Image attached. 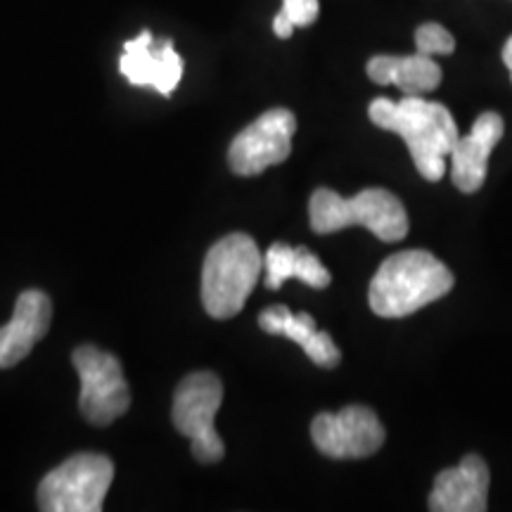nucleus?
Returning <instances> with one entry per match:
<instances>
[{
  "label": "nucleus",
  "instance_id": "1",
  "mask_svg": "<svg viewBox=\"0 0 512 512\" xmlns=\"http://www.w3.org/2000/svg\"><path fill=\"white\" fill-rule=\"evenodd\" d=\"M368 117L377 128L406 140L415 169L425 181L437 183L444 178L446 159L460 136L456 119L441 102L422 100L420 95H403L399 102L375 98L368 107Z\"/></svg>",
  "mask_w": 512,
  "mask_h": 512
},
{
  "label": "nucleus",
  "instance_id": "2",
  "mask_svg": "<svg viewBox=\"0 0 512 512\" xmlns=\"http://www.w3.org/2000/svg\"><path fill=\"white\" fill-rule=\"evenodd\" d=\"M453 273L425 249H408L389 256L377 268L368 302L380 318H406L453 290Z\"/></svg>",
  "mask_w": 512,
  "mask_h": 512
},
{
  "label": "nucleus",
  "instance_id": "3",
  "mask_svg": "<svg viewBox=\"0 0 512 512\" xmlns=\"http://www.w3.org/2000/svg\"><path fill=\"white\" fill-rule=\"evenodd\" d=\"M309 219L313 233L330 235L349 226L368 228L382 242H399L408 233V214L389 190L368 188L354 197L320 188L311 195Z\"/></svg>",
  "mask_w": 512,
  "mask_h": 512
},
{
  "label": "nucleus",
  "instance_id": "4",
  "mask_svg": "<svg viewBox=\"0 0 512 512\" xmlns=\"http://www.w3.org/2000/svg\"><path fill=\"white\" fill-rule=\"evenodd\" d=\"M261 259L256 242L245 233L226 235L207 252L202 268V304L211 318H233L259 283Z\"/></svg>",
  "mask_w": 512,
  "mask_h": 512
},
{
  "label": "nucleus",
  "instance_id": "5",
  "mask_svg": "<svg viewBox=\"0 0 512 512\" xmlns=\"http://www.w3.org/2000/svg\"><path fill=\"white\" fill-rule=\"evenodd\" d=\"M114 479V463L100 453H79L38 484V508L46 512H98Z\"/></svg>",
  "mask_w": 512,
  "mask_h": 512
},
{
  "label": "nucleus",
  "instance_id": "6",
  "mask_svg": "<svg viewBox=\"0 0 512 512\" xmlns=\"http://www.w3.org/2000/svg\"><path fill=\"white\" fill-rule=\"evenodd\" d=\"M223 403V384L214 373H192L183 377L174 394V427L192 441V456L204 465L219 463L226 453L214 430V418Z\"/></svg>",
  "mask_w": 512,
  "mask_h": 512
},
{
  "label": "nucleus",
  "instance_id": "7",
  "mask_svg": "<svg viewBox=\"0 0 512 512\" xmlns=\"http://www.w3.org/2000/svg\"><path fill=\"white\" fill-rule=\"evenodd\" d=\"M81 380L79 406L91 425L105 427L121 418L131 406V394L117 356L91 344H83L72 356Z\"/></svg>",
  "mask_w": 512,
  "mask_h": 512
},
{
  "label": "nucleus",
  "instance_id": "8",
  "mask_svg": "<svg viewBox=\"0 0 512 512\" xmlns=\"http://www.w3.org/2000/svg\"><path fill=\"white\" fill-rule=\"evenodd\" d=\"M297 117L285 107H275L252 121L230 143L228 164L235 176H259L268 166L283 164L292 152Z\"/></svg>",
  "mask_w": 512,
  "mask_h": 512
},
{
  "label": "nucleus",
  "instance_id": "9",
  "mask_svg": "<svg viewBox=\"0 0 512 512\" xmlns=\"http://www.w3.org/2000/svg\"><path fill=\"white\" fill-rule=\"evenodd\" d=\"M311 439L328 458H368L382 448L384 427L370 408L347 406L339 413L316 415L311 422Z\"/></svg>",
  "mask_w": 512,
  "mask_h": 512
},
{
  "label": "nucleus",
  "instance_id": "10",
  "mask_svg": "<svg viewBox=\"0 0 512 512\" xmlns=\"http://www.w3.org/2000/svg\"><path fill=\"white\" fill-rule=\"evenodd\" d=\"M119 69L133 86H150L162 95H171L183 76V60L174 50V43H155L150 31H143L124 43Z\"/></svg>",
  "mask_w": 512,
  "mask_h": 512
},
{
  "label": "nucleus",
  "instance_id": "11",
  "mask_svg": "<svg viewBox=\"0 0 512 512\" xmlns=\"http://www.w3.org/2000/svg\"><path fill=\"white\" fill-rule=\"evenodd\" d=\"M53 320V304L41 290L19 294L15 313L8 325L0 328V370L17 366L31 354V349L46 337Z\"/></svg>",
  "mask_w": 512,
  "mask_h": 512
},
{
  "label": "nucleus",
  "instance_id": "12",
  "mask_svg": "<svg viewBox=\"0 0 512 512\" xmlns=\"http://www.w3.org/2000/svg\"><path fill=\"white\" fill-rule=\"evenodd\" d=\"M489 508V467L479 456H465L434 479L432 512H484Z\"/></svg>",
  "mask_w": 512,
  "mask_h": 512
},
{
  "label": "nucleus",
  "instance_id": "13",
  "mask_svg": "<svg viewBox=\"0 0 512 512\" xmlns=\"http://www.w3.org/2000/svg\"><path fill=\"white\" fill-rule=\"evenodd\" d=\"M505 124L501 114H479L472 131L458 138L451 152V181L460 192H477L486 181V166L494 147L501 143Z\"/></svg>",
  "mask_w": 512,
  "mask_h": 512
},
{
  "label": "nucleus",
  "instance_id": "14",
  "mask_svg": "<svg viewBox=\"0 0 512 512\" xmlns=\"http://www.w3.org/2000/svg\"><path fill=\"white\" fill-rule=\"evenodd\" d=\"M259 328L268 335H280L297 342L304 354L320 368H335L342 361L337 344L328 332L316 328V320L309 313H292L287 306H268L259 316Z\"/></svg>",
  "mask_w": 512,
  "mask_h": 512
},
{
  "label": "nucleus",
  "instance_id": "15",
  "mask_svg": "<svg viewBox=\"0 0 512 512\" xmlns=\"http://www.w3.org/2000/svg\"><path fill=\"white\" fill-rule=\"evenodd\" d=\"M368 76L380 86H396L403 95H425L439 88L441 67L430 55H377L368 62Z\"/></svg>",
  "mask_w": 512,
  "mask_h": 512
},
{
  "label": "nucleus",
  "instance_id": "16",
  "mask_svg": "<svg viewBox=\"0 0 512 512\" xmlns=\"http://www.w3.org/2000/svg\"><path fill=\"white\" fill-rule=\"evenodd\" d=\"M268 290H280L285 280L297 278L313 290H325L330 285L332 275L328 268L320 264V259L306 247H290L285 242H275L264 254Z\"/></svg>",
  "mask_w": 512,
  "mask_h": 512
},
{
  "label": "nucleus",
  "instance_id": "17",
  "mask_svg": "<svg viewBox=\"0 0 512 512\" xmlns=\"http://www.w3.org/2000/svg\"><path fill=\"white\" fill-rule=\"evenodd\" d=\"M415 46L422 55H451L456 50V38L441 27V24L427 22L415 31Z\"/></svg>",
  "mask_w": 512,
  "mask_h": 512
},
{
  "label": "nucleus",
  "instance_id": "18",
  "mask_svg": "<svg viewBox=\"0 0 512 512\" xmlns=\"http://www.w3.org/2000/svg\"><path fill=\"white\" fill-rule=\"evenodd\" d=\"M320 5L318 0H283V10L280 15H285L290 22L297 27H309L318 19Z\"/></svg>",
  "mask_w": 512,
  "mask_h": 512
},
{
  "label": "nucleus",
  "instance_id": "19",
  "mask_svg": "<svg viewBox=\"0 0 512 512\" xmlns=\"http://www.w3.org/2000/svg\"><path fill=\"white\" fill-rule=\"evenodd\" d=\"M503 62L505 67L510 69V76H512V36L505 41V48H503Z\"/></svg>",
  "mask_w": 512,
  "mask_h": 512
}]
</instances>
